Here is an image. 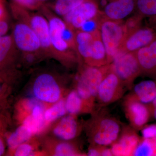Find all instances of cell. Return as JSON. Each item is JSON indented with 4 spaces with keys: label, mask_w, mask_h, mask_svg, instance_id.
I'll return each instance as SVG.
<instances>
[{
    "label": "cell",
    "mask_w": 156,
    "mask_h": 156,
    "mask_svg": "<svg viewBox=\"0 0 156 156\" xmlns=\"http://www.w3.org/2000/svg\"><path fill=\"white\" fill-rule=\"evenodd\" d=\"M7 85V84H5L4 86H0V104L4 101L7 97L8 92H9Z\"/></svg>",
    "instance_id": "d590c367"
},
{
    "label": "cell",
    "mask_w": 156,
    "mask_h": 156,
    "mask_svg": "<svg viewBox=\"0 0 156 156\" xmlns=\"http://www.w3.org/2000/svg\"><path fill=\"white\" fill-rule=\"evenodd\" d=\"M151 115L153 116L154 118L156 120V107L153 108L151 110Z\"/></svg>",
    "instance_id": "60d3db41"
},
{
    "label": "cell",
    "mask_w": 156,
    "mask_h": 156,
    "mask_svg": "<svg viewBox=\"0 0 156 156\" xmlns=\"http://www.w3.org/2000/svg\"><path fill=\"white\" fill-rule=\"evenodd\" d=\"M86 125V131L91 145H112L122 131L118 120L104 110L93 112Z\"/></svg>",
    "instance_id": "6da1fadb"
},
{
    "label": "cell",
    "mask_w": 156,
    "mask_h": 156,
    "mask_svg": "<svg viewBox=\"0 0 156 156\" xmlns=\"http://www.w3.org/2000/svg\"><path fill=\"white\" fill-rule=\"evenodd\" d=\"M112 69L128 89L133 88L134 81L141 75L135 52L122 53L110 63Z\"/></svg>",
    "instance_id": "9c48e42d"
},
{
    "label": "cell",
    "mask_w": 156,
    "mask_h": 156,
    "mask_svg": "<svg viewBox=\"0 0 156 156\" xmlns=\"http://www.w3.org/2000/svg\"><path fill=\"white\" fill-rule=\"evenodd\" d=\"M135 13L144 19L156 16V0H137Z\"/></svg>",
    "instance_id": "cb8c5ba5"
},
{
    "label": "cell",
    "mask_w": 156,
    "mask_h": 156,
    "mask_svg": "<svg viewBox=\"0 0 156 156\" xmlns=\"http://www.w3.org/2000/svg\"><path fill=\"white\" fill-rule=\"evenodd\" d=\"M102 17L101 12L97 17L89 19L84 23L78 30H80L88 33L93 34L99 30L101 19Z\"/></svg>",
    "instance_id": "f546056e"
},
{
    "label": "cell",
    "mask_w": 156,
    "mask_h": 156,
    "mask_svg": "<svg viewBox=\"0 0 156 156\" xmlns=\"http://www.w3.org/2000/svg\"><path fill=\"white\" fill-rule=\"evenodd\" d=\"M19 51L11 34L0 37V83L8 85L14 80Z\"/></svg>",
    "instance_id": "52a82bcc"
},
{
    "label": "cell",
    "mask_w": 156,
    "mask_h": 156,
    "mask_svg": "<svg viewBox=\"0 0 156 156\" xmlns=\"http://www.w3.org/2000/svg\"><path fill=\"white\" fill-rule=\"evenodd\" d=\"M147 105L149 108L150 109L151 111L153 108L156 107V97L151 103L149 104V105Z\"/></svg>",
    "instance_id": "ab89813d"
},
{
    "label": "cell",
    "mask_w": 156,
    "mask_h": 156,
    "mask_svg": "<svg viewBox=\"0 0 156 156\" xmlns=\"http://www.w3.org/2000/svg\"><path fill=\"white\" fill-rule=\"evenodd\" d=\"M123 106L126 118L131 127L135 130H141L151 115L148 105L127 96Z\"/></svg>",
    "instance_id": "4fadbf2b"
},
{
    "label": "cell",
    "mask_w": 156,
    "mask_h": 156,
    "mask_svg": "<svg viewBox=\"0 0 156 156\" xmlns=\"http://www.w3.org/2000/svg\"><path fill=\"white\" fill-rule=\"evenodd\" d=\"M110 64L101 67L82 64L77 76L76 90L81 98L93 109L97 98L98 90Z\"/></svg>",
    "instance_id": "7a4b0ae2"
},
{
    "label": "cell",
    "mask_w": 156,
    "mask_h": 156,
    "mask_svg": "<svg viewBox=\"0 0 156 156\" xmlns=\"http://www.w3.org/2000/svg\"><path fill=\"white\" fill-rule=\"evenodd\" d=\"M11 35L17 49L23 55H44L37 34L27 23L18 20L14 26Z\"/></svg>",
    "instance_id": "ba28073f"
},
{
    "label": "cell",
    "mask_w": 156,
    "mask_h": 156,
    "mask_svg": "<svg viewBox=\"0 0 156 156\" xmlns=\"http://www.w3.org/2000/svg\"><path fill=\"white\" fill-rule=\"evenodd\" d=\"M126 87L112 69L111 64L98 87L96 100L100 105H108L124 95Z\"/></svg>",
    "instance_id": "30bf717a"
},
{
    "label": "cell",
    "mask_w": 156,
    "mask_h": 156,
    "mask_svg": "<svg viewBox=\"0 0 156 156\" xmlns=\"http://www.w3.org/2000/svg\"><path fill=\"white\" fill-rule=\"evenodd\" d=\"M99 30L106 50L108 62L110 64L118 55L124 40V22L107 19L102 15Z\"/></svg>",
    "instance_id": "277c9868"
},
{
    "label": "cell",
    "mask_w": 156,
    "mask_h": 156,
    "mask_svg": "<svg viewBox=\"0 0 156 156\" xmlns=\"http://www.w3.org/2000/svg\"><path fill=\"white\" fill-rule=\"evenodd\" d=\"M137 0H104L103 10L105 18L116 21L123 20L135 12Z\"/></svg>",
    "instance_id": "5bb4252c"
},
{
    "label": "cell",
    "mask_w": 156,
    "mask_h": 156,
    "mask_svg": "<svg viewBox=\"0 0 156 156\" xmlns=\"http://www.w3.org/2000/svg\"><path fill=\"white\" fill-rule=\"evenodd\" d=\"M7 19V13L3 0H0V20Z\"/></svg>",
    "instance_id": "8d00e7d4"
},
{
    "label": "cell",
    "mask_w": 156,
    "mask_h": 156,
    "mask_svg": "<svg viewBox=\"0 0 156 156\" xmlns=\"http://www.w3.org/2000/svg\"><path fill=\"white\" fill-rule=\"evenodd\" d=\"M34 135L27 127L21 124L7 137L6 142L11 153L18 146L30 140Z\"/></svg>",
    "instance_id": "44dd1931"
},
{
    "label": "cell",
    "mask_w": 156,
    "mask_h": 156,
    "mask_svg": "<svg viewBox=\"0 0 156 156\" xmlns=\"http://www.w3.org/2000/svg\"><path fill=\"white\" fill-rule=\"evenodd\" d=\"M76 31V30L66 23V25L62 32V36L69 48L76 52L75 41Z\"/></svg>",
    "instance_id": "f1b7e54d"
},
{
    "label": "cell",
    "mask_w": 156,
    "mask_h": 156,
    "mask_svg": "<svg viewBox=\"0 0 156 156\" xmlns=\"http://www.w3.org/2000/svg\"><path fill=\"white\" fill-rule=\"evenodd\" d=\"M44 12L49 22L51 44L55 58L68 66L76 63L80 60L77 53L69 48L62 36V32L66 22L48 11L44 10Z\"/></svg>",
    "instance_id": "3957f363"
},
{
    "label": "cell",
    "mask_w": 156,
    "mask_h": 156,
    "mask_svg": "<svg viewBox=\"0 0 156 156\" xmlns=\"http://www.w3.org/2000/svg\"><path fill=\"white\" fill-rule=\"evenodd\" d=\"M102 146L90 144V146L89 147L88 153L87 154V155L89 156H101Z\"/></svg>",
    "instance_id": "d6a6232c"
},
{
    "label": "cell",
    "mask_w": 156,
    "mask_h": 156,
    "mask_svg": "<svg viewBox=\"0 0 156 156\" xmlns=\"http://www.w3.org/2000/svg\"><path fill=\"white\" fill-rule=\"evenodd\" d=\"M81 126L76 115L64 116L55 124L53 128V135L60 140L70 141L80 134Z\"/></svg>",
    "instance_id": "2e32d148"
},
{
    "label": "cell",
    "mask_w": 156,
    "mask_h": 156,
    "mask_svg": "<svg viewBox=\"0 0 156 156\" xmlns=\"http://www.w3.org/2000/svg\"><path fill=\"white\" fill-rule=\"evenodd\" d=\"M132 89L127 96L145 104L151 103L156 97V80L142 81Z\"/></svg>",
    "instance_id": "d6986e66"
},
{
    "label": "cell",
    "mask_w": 156,
    "mask_h": 156,
    "mask_svg": "<svg viewBox=\"0 0 156 156\" xmlns=\"http://www.w3.org/2000/svg\"><path fill=\"white\" fill-rule=\"evenodd\" d=\"M34 97L44 104L51 105L62 98L63 89L55 75L44 72L38 75L32 86Z\"/></svg>",
    "instance_id": "5b68a950"
},
{
    "label": "cell",
    "mask_w": 156,
    "mask_h": 156,
    "mask_svg": "<svg viewBox=\"0 0 156 156\" xmlns=\"http://www.w3.org/2000/svg\"><path fill=\"white\" fill-rule=\"evenodd\" d=\"M133 156H154V148L151 138H144L140 141L134 151Z\"/></svg>",
    "instance_id": "484cf974"
},
{
    "label": "cell",
    "mask_w": 156,
    "mask_h": 156,
    "mask_svg": "<svg viewBox=\"0 0 156 156\" xmlns=\"http://www.w3.org/2000/svg\"><path fill=\"white\" fill-rule=\"evenodd\" d=\"M144 18L141 16L135 13L134 15L128 18L124 23V39L128 35L136 30L142 26V22Z\"/></svg>",
    "instance_id": "4316f807"
},
{
    "label": "cell",
    "mask_w": 156,
    "mask_h": 156,
    "mask_svg": "<svg viewBox=\"0 0 156 156\" xmlns=\"http://www.w3.org/2000/svg\"><path fill=\"white\" fill-rule=\"evenodd\" d=\"M67 113L76 115L81 113H92L94 110L78 94L76 89L70 91L65 98Z\"/></svg>",
    "instance_id": "ffe728a7"
},
{
    "label": "cell",
    "mask_w": 156,
    "mask_h": 156,
    "mask_svg": "<svg viewBox=\"0 0 156 156\" xmlns=\"http://www.w3.org/2000/svg\"><path fill=\"white\" fill-rule=\"evenodd\" d=\"M3 126L0 127V156L5 153L6 144L3 136Z\"/></svg>",
    "instance_id": "e575fe53"
},
{
    "label": "cell",
    "mask_w": 156,
    "mask_h": 156,
    "mask_svg": "<svg viewBox=\"0 0 156 156\" xmlns=\"http://www.w3.org/2000/svg\"><path fill=\"white\" fill-rule=\"evenodd\" d=\"M36 153L34 144L29 140L18 146L10 154L15 156H29L35 155Z\"/></svg>",
    "instance_id": "83f0119b"
},
{
    "label": "cell",
    "mask_w": 156,
    "mask_h": 156,
    "mask_svg": "<svg viewBox=\"0 0 156 156\" xmlns=\"http://www.w3.org/2000/svg\"><path fill=\"white\" fill-rule=\"evenodd\" d=\"M14 16L18 20L27 23L34 31L40 40L44 56L55 58L47 18L41 14H28L22 8L17 9Z\"/></svg>",
    "instance_id": "8992f818"
},
{
    "label": "cell",
    "mask_w": 156,
    "mask_h": 156,
    "mask_svg": "<svg viewBox=\"0 0 156 156\" xmlns=\"http://www.w3.org/2000/svg\"><path fill=\"white\" fill-rule=\"evenodd\" d=\"M141 130L143 138L150 139L156 137V125L144 127Z\"/></svg>",
    "instance_id": "1f68e13d"
},
{
    "label": "cell",
    "mask_w": 156,
    "mask_h": 156,
    "mask_svg": "<svg viewBox=\"0 0 156 156\" xmlns=\"http://www.w3.org/2000/svg\"><path fill=\"white\" fill-rule=\"evenodd\" d=\"M135 130L129 127L123 128L118 139L112 145L111 149L113 156H133L140 140Z\"/></svg>",
    "instance_id": "9a60e30c"
},
{
    "label": "cell",
    "mask_w": 156,
    "mask_h": 156,
    "mask_svg": "<svg viewBox=\"0 0 156 156\" xmlns=\"http://www.w3.org/2000/svg\"><path fill=\"white\" fill-rule=\"evenodd\" d=\"M87 0H56L53 9L58 15L64 17Z\"/></svg>",
    "instance_id": "d4e9b609"
},
{
    "label": "cell",
    "mask_w": 156,
    "mask_h": 156,
    "mask_svg": "<svg viewBox=\"0 0 156 156\" xmlns=\"http://www.w3.org/2000/svg\"><path fill=\"white\" fill-rule=\"evenodd\" d=\"M9 30V24L7 19L0 20V37L6 35Z\"/></svg>",
    "instance_id": "836d02e7"
},
{
    "label": "cell",
    "mask_w": 156,
    "mask_h": 156,
    "mask_svg": "<svg viewBox=\"0 0 156 156\" xmlns=\"http://www.w3.org/2000/svg\"><path fill=\"white\" fill-rule=\"evenodd\" d=\"M50 149L52 155L55 156H86L75 144L69 141L62 140L54 143Z\"/></svg>",
    "instance_id": "7402d4cb"
},
{
    "label": "cell",
    "mask_w": 156,
    "mask_h": 156,
    "mask_svg": "<svg viewBox=\"0 0 156 156\" xmlns=\"http://www.w3.org/2000/svg\"><path fill=\"white\" fill-rule=\"evenodd\" d=\"M99 0H87L63 17L67 24L78 30L87 20L97 17L101 13Z\"/></svg>",
    "instance_id": "7c38bea8"
},
{
    "label": "cell",
    "mask_w": 156,
    "mask_h": 156,
    "mask_svg": "<svg viewBox=\"0 0 156 156\" xmlns=\"http://www.w3.org/2000/svg\"><path fill=\"white\" fill-rule=\"evenodd\" d=\"M155 40L156 30L154 29L151 27L141 26L124 39L117 56L122 53L136 52Z\"/></svg>",
    "instance_id": "8fae6325"
},
{
    "label": "cell",
    "mask_w": 156,
    "mask_h": 156,
    "mask_svg": "<svg viewBox=\"0 0 156 156\" xmlns=\"http://www.w3.org/2000/svg\"><path fill=\"white\" fill-rule=\"evenodd\" d=\"M150 19V22L151 25V27L154 29L156 30V16L154 17H151Z\"/></svg>",
    "instance_id": "f35d334b"
},
{
    "label": "cell",
    "mask_w": 156,
    "mask_h": 156,
    "mask_svg": "<svg viewBox=\"0 0 156 156\" xmlns=\"http://www.w3.org/2000/svg\"><path fill=\"white\" fill-rule=\"evenodd\" d=\"M2 123V116H1V114H0V127L3 126Z\"/></svg>",
    "instance_id": "b9f144b4"
},
{
    "label": "cell",
    "mask_w": 156,
    "mask_h": 156,
    "mask_svg": "<svg viewBox=\"0 0 156 156\" xmlns=\"http://www.w3.org/2000/svg\"><path fill=\"white\" fill-rule=\"evenodd\" d=\"M141 75L156 80V40L135 52Z\"/></svg>",
    "instance_id": "e0dca14e"
},
{
    "label": "cell",
    "mask_w": 156,
    "mask_h": 156,
    "mask_svg": "<svg viewBox=\"0 0 156 156\" xmlns=\"http://www.w3.org/2000/svg\"><path fill=\"white\" fill-rule=\"evenodd\" d=\"M14 3L12 4L22 7L23 8L34 10L38 8L40 2L35 0H13Z\"/></svg>",
    "instance_id": "4dcf8cb0"
},
{
    "label": "cell",
    "mask_w": 156,
    "mask_h": 156,
    "mask_svg": "<svg viewBox=\"0 0 156 156\" xmlns=\"http://www.w3.org/2000/svg\"><path fill=\"white\" fill-rule=\"evenodd\" d=\"M46 108L44 104L40 102L37 104L29 114L26 115L22 121V124L27 127L34 135L41 134L47 128L44 119Z\"/></svg>",
    "instance_id": "ac0fdd59"
},
{
    "label": "cell",
    "mask_w": 156,
    "mask_h": 156,
    "mask_svg": "<svg viewBox=\"0 0 156 156\" xmlns=\"http://www.w3.org/2000/svg\"><path fill=\"white\" fill-rule=\"evenodd\" d=\"M101 156H113L112 153L111 149L106 147V146H102L101 149Z\"/></svg>",
    "instance_id": "74e56055"
},
{
    "label": "cell",
    "mask_w": 156,
    "mask_h": 156,
    "mask_svg": "<svg viewBox=\"0 0 156 156\" xmlns=\"http://www.w3.org/2000/svg\"><path fill=\"white\" fill-rule=\"evenodd\" d=\"M67 113L65 99L61 98L46 108L44 112L45 122L48 126L51 123L66 115Z\"/></svg>",
    "instance_id": "603a6c76"
},
{
    "label": "cell",
    "mask_w": 156,
    "mask_h": 156,
    "mask_svg": "<svg viewBox=\"0 0 156 156\" xmlns=\"http://www.w3.org/2000/svg\"><path fill=\"white\" fill-rule=\"evenodd\" d=\"M37 2H42V1H46V0H35Z\"/></svg>",
    "instance_id": "7bdbcfd3"
}]
</instances>
